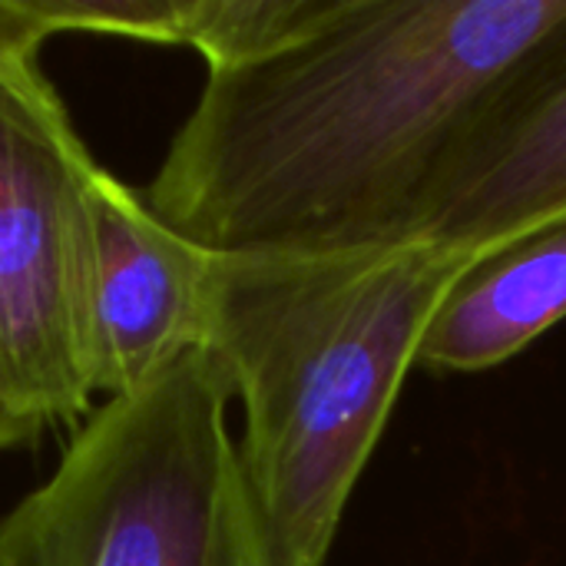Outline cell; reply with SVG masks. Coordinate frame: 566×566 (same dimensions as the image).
Returning <instances> with one entry per match:
<instances>
[{
	"label": "cell",
	"mask_w": 566,
	"mask_h": 566,
	"mask_svg": "<svg viewBox=\"0 0 566 566\" xmlns=\"http://www.w3.org/2000/svg\"><path fill=\"white\" fill-rule=\"evenodd\" d=\"M564 27L566 0H338L302 40L209 70L143 196L219 255L401 242Z\"/></svg>",
	"instance_id": "1"
},
{
	"label": "cell",
	"mask_w": 566,
	"mask_h": 566,
	"mask_svg": "<svg viewBox=\"0 0 566 566\" xmlns=\"http://www.w3.org/2000/svg\"><path fill=\"white\" fill-rule=\"evenodd\" d=\"M566 318V222L474 262L431 318L418 365L488 371Z\"/></svg>",
	"instance_id": "7"
},
{
	"label": "cell",
	"mask_w": 566,
	"mask_h": 566,
	"mask_svg": "<svg viewBox=\"0 0 566 566\" xmlns=\"http://www.w3.org/2000/svg\"><path fill=\"white\" fill-rule=\"evenodd\" d=\"M338 0H179V40L199 50L209 70L262 60L315 27Z\"/></svg>",
	"instance_id": "8"
},
{
	"label": "cell",
	"mask_w": 566,
	"mask_h": 566,
	"mask_svg": "<svg viewBox=\"0 0 566 566\" xmlns=\"http://www.w3.org/2000/svg\"><path fill=\"white\" fill-rule=\"evenodd\" d=\"M229 401L209 348L103 401L53 474L0 514V566H282Z\"/></svg>",
	"instance_id": "3"
},
{
	"label": "cell",
	"mask_w": 566,
	"mask_h": 566,
	"mask_svg": "<svg viewBox=\"0 0 566 566\" xmlns=\"http://www.w3.org/2000/svg\"><path fill=\"white\" fill-rule=\"evenodd\" d=\"M566 222V27L491 106L408 239L484 259Z\"/></svg>",
	"instance_id": "6"
},
{
	"label": "cell",
	"mask_w": 566,
	"mask_h": 566,
	"mask_svg": "<svg viewBox=\"0 0 566 566\" xmlns=\"http://www.w3.org/2000/svg\"><path fill=\"white\" fill-rule=\"evenodd\" d=\"M216 252L169 229L103 166L86 189V368L103 401L206 348Z\"/></svg>",
	"instance_id": "5"
},
{
	"label": "cell",
	"mask_w": 566,
	"mask_h": 566,
	"mask_svg": "<svg viewBox=\"0 0 566 566\" xmlns=\"http://www.w3.org/2000/svg\"><path fill=\"white\" fill-rule=\"evenodd\" d=\"M50 33H113L153 43L179 40V0H27Z\"/></svg>",
	"instance_id": "9"
},
{
	"label": "cell",
	"mask_w": 566,
	"mask_h": 566,
	"mask_svg": "<svg viewBox=\"0 0 566 566\" xmlns=\"http://www.w3.org/2000/svg\"><path fill=\"white\" fill-rule=\"evenodd\" d=\"M481 259L401 239L219 255L206 348L242 405L239 458L282 566H325L421 338Z\"/></svg>",
	"instance_id": "2"
},
{
	"label": "cell",
	"mask_w": 566,
	"mask_h": 566,
	"mask_svg": "<svg viewBox=\"0 0 566 566\" xmlns=\"http://www.w3.org/2000/svg\"><path fill=\"white\" fill-rule=\"evenodd\" d=\"M40 434V428L13 405L10 391H7V381L0 375V451H10L17 444H27Z\"/></svg>",
	"instance_id": "11"
},
{
	"label": "cell",
	"mask_w": 566,
	"mask_h": 566,
	"mask_svg": "<svg viewBox=\"0 0 566 566\" xmlns=\"http://www.w3.org/2000/svg\"><path fill=\"white\" fill-rule=\"evenodd\" d=\"M96 166L40 63L0 70V375L40 431L90 415L86 189Z\"/></svg>",
	"instance_id": "4"
},
{
	"label": "cell",
	"mask_w": 566,
	"mask_h": 566,
	"mask_svg": "<svg viewBox=\"0 0 566 566\" xmlns=\"http://www.w3.org/2000/svg\"><path fill=\"white\" fill-rule=\"evenodd\" d=\"M53 36L27 0H0V70L36 66V53Z\"/></svg>",
	"instance_id": "10"
}]
</instances>
